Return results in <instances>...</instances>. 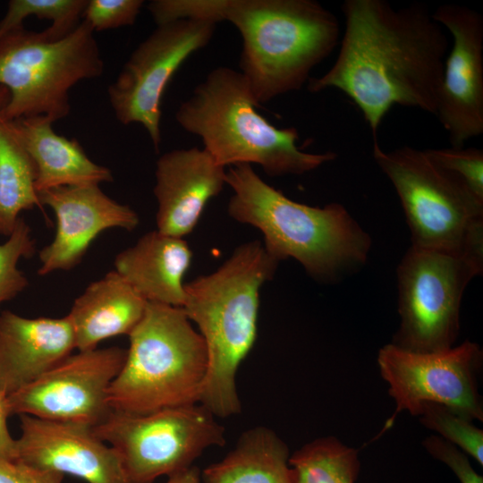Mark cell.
<instances>
[{"mask_svg": "<svg viewBox=\"0 0 483 483\" xmlns=\"http://www.w3.org/2000/svg\"><path fill=\"white\" fill-rule=\"evenodd\" d=\"M344 31L335 63L307 89H336L357 106L373 141L394 106L436 116L449 40L421 3L394 8L386 0H344Z\"/></svg>", "mask_w": 483, "mask_h": 483, "instance_id": "cell-1", "label": "cell"}, {"mask_svg": "<svg viewBox=\"0 0 483 483\" xmlns=\"http://www.w3.org/2000/svg\"><path fill=\"white\" fill-rule=\"evenodd\" d=\"M148 9L157 25L232 23L242 40L239 72L258 106L301 89L339 45L338 19L314 0H153Z\"/></svg>", "mask_w": 483, "mask_h": 483, "instance_id": "cell-2", "label": "cell"}, {"mask_svg": "<svg viewBox=\"0 0 483 483\" xmlns=\"http://www.w3.org/2000/svg\"><path fill=\"white\" fill-rule=\"evenodd\" d=\"M278 263L262 242L251 241L214 272L184 284L182 309L197 326L208 353L199 403L216 418L242 411L236 375L257 340L260 289Z\"/></svg>", "mask_w": 483, "mask_h": 483, "instance_id": "cell-3", "label": "cell"}, {"mask_svg": "<svg viewBox=\"0 0 483 483\" xmlns=\"http://www.w3.org/2000/svg\"><path fill=\"white\" fill-rule=\"evenodd\" d=\"M225 183L233 191L228 215L259 230L266 251L276 261L294 258L323 283L337 282L367 262L372 240L342 204L312 207L292 200L248 164L229 166Z\"/></svg>", "mask_w": 483, "mask_h": 483, "instance_id": "cell-4", "label": "cell"}, {"mask_svg": "<svg viewBox=\"0 0 483 483\" xmlns=\"http://www.w3.org/2000/svg\"><path fill=\"white\" fill-rule=\"evenodd\" d=\"M258 106L242 74L219 66L179 106L175 120L199 136L203 148L225 168L257 164L272 177L301 175L337 157L333 151H302L297 145L298 131L275 127Z\"/></svg>", "mask_w": 483, "mask_h": 483, "instance_id": "cell-5", "label": "cell"}, {"mask_svg": "<svg viewBox=\"0 0 483 483\" xmlns=\"http://www.w3.org/2000/svg\"><path fill=\"white\" fill-rule=\"evenodd\" d=\"M108 389L113 411L148 413L199 403L208 370L205 342L183 309L148 302Z\"/></svg>", "mask_w": 483, "mask_h": 483, "instance_id": "cell-6", "label": "cell"}, {"mask_svg": "<svg viewBox=\"0 0 483 483\" xmlns=\"http://www.w3.org/2000/svg\"><path fill=\"white\" fill-rule=\"evenodd\" d=\"M372 157L398 195L411 245L483 264V199L463 180L410 146L384 150L373 141Z\"/></svg>", "mask_w": 483, "mask_h": 483, "instance_id": "cell-7", "label": "cell"}, {"mask_svg": "<svg viewBox=\"0 0 483 483\" xmlns=\"http://www.w3.org/2000/svg\"><path fill=\"white\" fill-rule=\"evenodd\" d=\"M104 61L94 31L82 21L65 37L17 27L0 38V85L9 100L5 121L45 115L53 122L71 111L69 91L79 81L101 76Z\"/></svg>", "mask_w": 483, "mask_h": 483, "instance_id": "cell-8", "label": "cell"}, {"mask_svg": "<svg viewBox=\"0 0 483 483\" xmlns=\"http://www.w3.org/2000/svg\"><path fill=\"white\" fill-rule=\"evenodd\" d=\"M482 271L468 257L411 245L397 267L400 325L390 343L413 352L453 347L462 295Z\"/></svg>", "mask_w": 483, "mask_h": 483, "instance_id": "cell-9", "label": "cell"}, {"mask_svg": "<svg viewBox=\"0 0 483 483\" xmlns=\"http://www.w3.org/2000/svg\"><path fill=\"white\" fill-rule=\"evenodd\" d=\"M194 403L136 414L113 411L94 433L119 454L132 483H154L194 465L208 448L225 445V430Z\"/></svg>", "mask_w": 483, "mask_h": 483, "instance_id": "cell-10", "label": "cell"}, {"mask_svg": "<svg viewBox=\"0 0 483 483\" xmlns=\"http://www.w3.org/2000/svg\"><path fill=\"white\" fill-rule=\"evenodd\" d=\"M377 360L395 402L379 435L394 426L400 412L417 417L428 402L443 404L469 420H483L479 391L483 352L478 343L466 340L442 352H413L389 343L379 349Z\"/></svg>", "mask_w": 483, "mask_h": 483, "instance_id": "cell-11", "label": "cell"}, {"mask_svg": "<svg viewBox=\"0 0 483 483\" xmlns=\"http://www.w3.org/2000/svg\"><path fill=\"white\" fill-rule=\"evenodd\" d=\"M216 23L181 19L157 25L131 54L107 95L116 119L140 123L157 151L162 141L160 120L165 89L182 64L213 38Z\"/></svg>", "mask_w": 483, "mask_h": 483, "instance_id": "cell-12", "label": "cell"}, {"mask_svg": "<svg viewBox=\"0 0 483 483\" xmlns=\"http://www.w3.org/2000/svg\"><path fill=\"white\" fill-rule=\"evenodd\" d=\"M125 357L117 346L78 351L5 397L7 414L96 427L113 411L108 389Z\"/></svg>", "mask_w": 483, "mask_h": 483, "instance_id": "cell-13", "label": "cell"}, {"mask_svg": "<svg viewBox=\"0 0 483 483\" xmlns=\"http://www.w3.org/2000/svg\"><path fill=\"white\" fill-rule=\"evenodd\" d=\"M433 19L452 37L436 116L453 148L483 133V16L459 4H440Z\"/></svg>", "mask_w": 483, "mask_h": 483, "instance_id": "cell-14", "label": "cell"}, {"mask_svg": "<svg viewBox=\"0 0 483 483\" xmlns=\"http://www.w3.org/2000/svg\"><path fill=\"white\" fill-rule=\"evenodd\" d=\"M38 197L56 218L54 239L38 254L39 275L76 267L102 232L132 231L140 223L131 207L115 201L97 184L53 188L39 192Z\"/></svg>", "mask_w": 483, "mask_h": 483, "instance_id": "cell-15", "label": "cell"}, {"mask_svg": "<svg viewBox=\"0 0 483 483\" xmlns=\"http://www.w3.org/2000/svg\"><path fill=\"white\" fill-rule=\"evenodd\" d=\"M17 461L88 483H132L117 452L92 427L21 415Z\"/></svg>", "mask_w": 483, "mask_h": 483, "instance_id": "cell-16", "label": "cell"}, {"mask_svg": "<svg viewBox=\"0 0 483 483\" xmlns=\"http://www.w3.org/2000/svg\"><path fill=\"white\" fill-rule=\"evenodd\" d=\"M226 170L204 149L193 147L162 154L153 189L157 202V230L183 238L196 227L208 201L225 183Z\"/></svg>", "mask_w": 483, "mask_h": 483, "instance_id": "cell-17", "label": "cell"}, {"mask_svg": "<svg viewBox=\"0 0 483 483\" xmlns=\"http://www.w3.org/2000/svg\"><path fill=\"white\" fill-rule=\"evenodd\" d=\"M76 349L67 316L60 318L0 312V393L7 397L52 369Z\"/></svg>", "mask_w": 483, "mask_h": 483, "instance_id": "cell-18", "label": "cell"}, {"mask_svg": "<svg viewBox=\"0 0 483 483\" xmlns=\"http://www.w3.org/2000/svg\"><path fill=\"white\" fill-rule=\"evenodd\" d=\"M191 260L192 251L183 238L154 230L119 252L114 270L148 302L182 308L183 277Z\"/></svg>", "mask_w": 483, "mask_h": 483, "instance_id": "cell-19", "label": "cell"}, {"mask_svg": "<svg viewBox=\"0 0 483 483\" xmlns=\"http://www.w3.org/2000/svg\"><path fill=\"white\" fill-rule=\"evenodd\" d=\"M9 122L36 165L38 194L62 186L113 182L111 170L92 161L76 139L57 134L50 118L37 115Z\"/></svg>", "mask_w": 483, "mask_h": 483, "instance_id": "cell-20", "label": "cell"}, {"mask_svg": "<svg viewBox=\"0 0 483 483\" xmlns=\"http://www.w3.org/2000/svg\"><path fill=\"white\" fill-rule=\"evenodd\" d=\"M147 303L114 270L90 283L66 315L76 349L93 350L103 340L129 335L141 320Z\"/></svg>", "mask_w": 483, "mask_h": 483, "instance_id": "cell-21", "label": "cell"}, {"mask_svg": "<svg viewBox=\"0 0 483 483\" xmlns=\"http://www.w3.org/2000/svg\"><path fill=\"white\" fill-rule=\"evenodd\" d=\"M287 444L274 430L254 427L201 471V483H293Z\"/></svg>", "mask_w": 483, "mask_h": 483, "instance_id": "cell-22", "label": "cell"}, {"mask_svg": "<svg viewBox=\"0 0 483 483\" xmlns=\"http://www.w3.org/2000/svg\"><path fill=\"white\" fill-rule=\"evenodd\" d=\"M37 169L11 123L0 117V234L9 237L23 210L42 208Z\"/></svg>", "mask_w": 483, "mask_h": 483, "instance_id": "cell-23", "label": "cell"}, {"mask_svg": "<svg viewBox=\"0 0 483 483\" xmlns=\"http://www.w3.org/2000/svg\"><path fill=\"white\" fill-rule=\"evenodd\" d=\"M293 483H356L359 450L333 436L316 438L289 457Z\"/></svg>", "mask_w": 483, "mask_h": 483, "instance_id": "cell-24", "label": "cell"}, {"mask_svg": "<svg viewBox=\"0 0 483 483\" xmlns=\"http://www.w3.org/2000/svg\"><path fill=\"white\" fill-rule=\"evenodd\" d=\"M88 0H11L5 15L0 21V38L17 27L30 15L49 20L51 26L43 33L52 40L60 39L80 23Z\"/></svg>", "mask_w": 483, "mask_h": 483, "instance_id": "cell-25", "label": "cell"}, {"mask_svg": "<svg viewBox=\"0 0 483 483\" xmlns=\"http://www.w3.org/2000/svg\"><path fill=\"white\" fill-rule=\"evenodd\" d=\"M420 423L454 445L483 466V430L473 421L436 402H424L419 411Z\"/></svg>", "mask_w": 483, "mask_h": 483, "instance_id": "cell-26", "label": "cell"}, {"mask_svg": "<svg viewBox=\"0 0 483 483\" xmlns=\"http://www.w3.org/2000/svg\"><path fill=\"white\" fill-rule=\"evenodd\" d=\"M35 252L36 242L30 227L21 216L7 241L0 244V305L14 299L28 287L29 280L18 264Z\"/></svg>", "mask_w": 483, "mask_h": 483, "instance_id": "cell-27", "label": "cell"}, {"mask_svg": "<svg viewBox=\"0 0 483 483\" xmlns=\"http://www.w3.org/2000/svg\"><path fill=\"white\" fill-rule=\"evenodd\" d=\"M438 167L459 176L483 199V150L479 148H446L425 149Z\"/></svg>", "mask_w": 483, "mask_h": 483, "instance_id": "cell-28", "label": "cell"}, {"mask_svg": "<svg viewBox=\"0 0 483 483\" xmlns=\"http://www.w3.org/2000/svg\"><path fill=\"white\" fill-rule=\"evenodd\" d=\"M143 3L142 0H88L82 18L94 32L131 26Z\"/></svg>", "mask_w": 483, "mask_h": 483, "instance_id": "cell-29", "label": "cell"}, {"mask_svg": "<svg viewBox=\"0 0 483 483\" xmlns=\"http://www.w3.org/2000/svg\"><path fill=\"white\" fill-rule=\"evenodd\" d=\"M422 445L435 459L447 465L461 483H483V478L471 466L468 455L454 445L432 435L426 437Z\"/></svg>", "mask_w": 483, "mask_h": 483, "instance_id": "cell-30", "label": "cell"}, {"mask_svg": "<svg viewBox=\"0 0 483 483\" xmlns=\"http://www.w3.org/2000/svg\"><path fill=\"white\" fill-rule=\"evenodd\" d=\"M64 475L30 466L22 462L0 459V483H63Z\"/></svg>", "mask_w": 483, "mask_h": 483, "instance_id": "cell-31", "label": "cell"}, {"mask_svg": "<svg viewBox=\"0 0 483 483\" xmlns=\"http://www.w3.org/2000/svg\"><path fill=\"white\" fill-rule=\"evenodd\" d=\"M8 414L5 397L0 393V459H16L15 439L11 436L7 427Z\"/></svg>", "mask_w": 483, "mask_h": 483, "instance_id": "cell-32", "label": "cell"}, {"mask_svg": "<svg viewBox=\"0 0 483 483\" xmlns=\"http://www.w3.org/2000/svg\"><path fill=\"white\" fill-rule=\"evenodd\" d=\"M165 483H201V470L193 465L167 477Z\"/></svg>", "mask_w": 483, "mask_h": 483, "instance_id": "cell-33", "label": "cell"}, {"mask_svg": "<svg viewBox=\"0 0 483 483\" xmlns=\"http://www.w3.org/2000/svg\"><path fill=\"white\" fill-rule=\"evenodd\" d=\"M9 100V91L8 89L0 85V111L5 106Z\"/></svg>", "mask_w": 483, "mask_h": 483, "instance_id": "cell-34", "label": "cell"}]
</instances>
